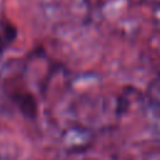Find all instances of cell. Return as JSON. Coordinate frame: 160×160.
Returning <instances> with one entry per match:
<instances>
[{
	"instance_id": "cell-2",
	"label": "cell",
	"mask_w": 160,
	"mask_h": 160,
	"mask_svg": "<svg viewBox=\"0 0 160 160\" xmlns=\"http://www.w3.org/2000/svg\"><path fill=\"white\" fill-rule=\"evenodd\" d=\"M18 29L14 24L9 21H4L0 29V54L8 49V46L16 39Z\"/></svg>"
},
{
	"instance_id": "cell-1",
	"label": "cell",
	"mask_w": 160,
	"mask_h": 160,
	"mask_svg": "<svg viewBox=\"0 0 160 160\" xmlns=\"http://www.w3.org/2000/svg\"><path fill=\"white\" fill-rule=\"evenodd\" d=\"M14 101L18 104L21 114L28 119H35L38 116V101L31 92L18 94L14 96Z\"/></svg>"
}]
</instances>
